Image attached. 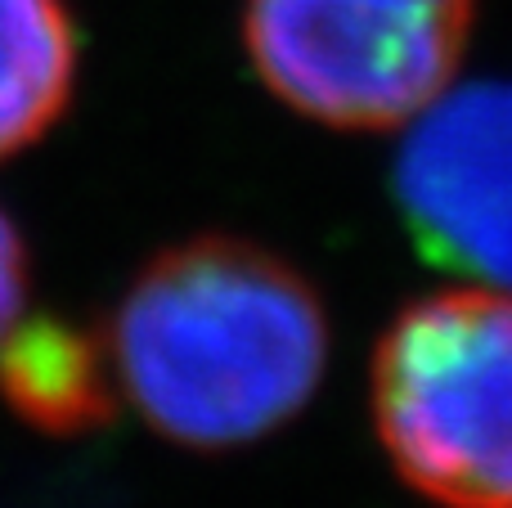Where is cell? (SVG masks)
<instances>
[{
    "mask_svg": "<svg viewBox=\"0 0 512 508\" xmlns=\"http://www.w3.org/2000/svg\"><path fill=\"white\" fill-rule=\"evenodd\" d=\"M328 311L292 261L203 234L140 266L113 320V374L149 428L194 450L270 437L315 396Z\"/></svg>",
    "mask_w": 512,
    "mask_h": 508,
    "instance_id": "1",
    "label": "cell"
},
{
    "mask_svg": "<svg viewBox=\"0 0 512 508\" xmlns=\"http://www.w3.org/2000/svg\"><path fill=\"white\" fill-rule=\"evenodd\" d=\"M373 428L423 500L512 508V288L427 293L387 324Z\"/></svg>",
    "mask_w": 512,
    "mask_h": 508,
    "instance_id": "2",
    "label": "cell"
},
{
    "mask_svg": "<svg viewBox=\"0 0 512 508\" xmlns=\"http://www.w3.org/2000/svg\"><path fill=\"white\" fill-rule=\"evenodd\" d=\"M477 0H243L256 77L337 131L405 126L450 90Z\"/></svg>",
    "mask_w": 512,
    "mask_h": 508,
    "instance_id": "3",
    "label": "cell"
},
{
    "mask_svg": "<svg viewBox=\"0 0 512 508\" xmlns=\"http://www.w3.org/2000/svg\"><path fill=\"white\" fill-rule=\"evenodd\" d=\"M391 185L427 261L512 288V81L441 90L409 122Z\"/></svg>",
    "mask_w": 512,
    "mask_h": 508,
    "instance_id": "4",
    "label": "cell"
},
{
    "mask_svg": "<svg viewBox=\"0 0 512 508\" xmlns=\"http://www.w3.org/2000/svg\"><path fill=\"white\" fill-rule=\"evenodd\" d=\"M77 23L68 0H0V162L32 149L72 104Z\"/></svg>",
    "mask_w": 512,
    "mask_h": 508,
    "instance_id": "5",
    "label": "cell"
},
{
    "mask_svg": "<svg viewBox=\"0 0 512 508\" xmlns=\"http://www.w3.org/2000/svg\"><path fill=\"white\" fill-rule=\"evenodd\" d=\"M0 392L45 432H86L113 410V387L95 342L59 320L14 324L0 338Z\"/></svg>",
    "mask_w": 512,
    "mask_h": 508,
    "instance_id": "6",
    "label": "cell"
},
{
    "mask_svg": "<svg viewBox=\"0 0 512 508\" xmlns=\"http://www.w3.org/2000/svg\"><path fill=\"white\" fill-rule=\"evenodd\" d=\"M23 302H27V248L18 225L0 207V338L18 324Z\"/></svg>",
    "mask_w": 512,
    "mask_h": 508,
    "instance_id": "7",
    "label": "cell"
}]
</instances>
